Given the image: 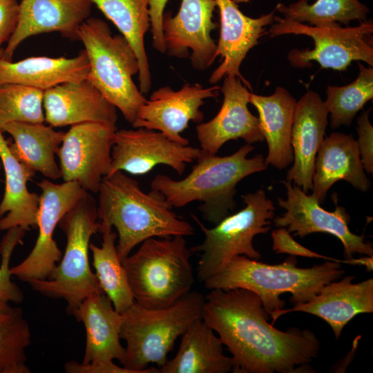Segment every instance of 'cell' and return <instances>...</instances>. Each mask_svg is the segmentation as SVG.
<instances>
[{
  "instance_id": "obj_36",
  "label": "cell",
  "mask_w": 373,
  "mask_h": 373,
  "mask_svg": "<svg viewBox=\"0 0 373 373\" xmlns=\"http://www.w3.org/2000/svg\"><path fill=\"white\" fill-rule=\"evenodd\" d=\"M24 233L25 231L19 227L10 229L1 244L0 300L8 303L19 304L23 299V292L17 285L11 280L9 263L15 247L21 242Z\"/></svg>"
},
{
  "instance_id": "obj_40",
  "label": "cell",
  "mask_w": 373,
  "mask_h": 373,
  "mask_svg": "<svg viewBox=\"0 0 373 373\" xmlns=\"http://www.w3.org/2000/svg\"><path fill=\"white\" fill-rule=\"evenodd\" d=\"M168 0H150L149 15L153 47L161 53H166L162 31V17Z\"/></svg>"
},
{
  "instance_id": "obj_37",
  "label": "cell",
  "mask_w": 373,
  "mask_h": 373,
  "mask_svg": "<svg viewBox=\"0 0 373 373\" xmlns=\"http://www.w3.org/2000/svg\"><path fill=\"white\" fill-rule=\"evenodd\" d=\"M271 235L273 242L272 249L276 254H287L307 258H324L328 260L344 262L345 260H336L316 253L299 244L291 236L285 227H278Z\"/></svg>"
},
{
  "instance_id": "obj_6",
  "label": "cell",
  "mask_w": 373,
  "mask_h": 373,
  "mask_svg": "<svg viewBox=\"0 0 373 373\" xmlns=\"http://www.w3.org/2000/svg\"><path fill=\"white\" fill-rule=\"evenodd\" d=\"M193 252L184 236L151 238L122 261L135 302L150 309L169 306L191 291Z\"/></svg>"
},
{
  "instance_id": "obj_35",
  "label": "cell",
  "mask_w": 373,
  "mask_h": 373,
  "mask_svg": "<svg viewBox=\"0 0 373 373\" xmlns=\"http://www.w3.org/2000/svg\"><path fill=\"white\" fill-rule=\"evenodd\" d=\"M44 90L16 84L0 85V129L11 122L43 123Z\"/></svg>"
},
{
  "instance_id": "obj_19",
  "label": "cell",
  "mask_w": 373,
  "mask_h": 373,
  "mask_svg": "<svg viewBox=\"0 0 373 373\" xmlns=\"http://www.w3.org/2000/svg\"><path fill=\"white\" fill-rule=\"evenodd\" d=\"M220 15V37L216 55L220 56V64L212 72L209 82L215 84L226 76H236L251 90V87L240 72V67L248 52L266 34V27L274 21V12L258 18L246 16L233 0H215Z\"/></svg>"
},
{
  "instance_id": "obj_41",
  "label": "cell",
  "mask_w": 373,
  "mask_h": 373,
  "mask_svg": "<svg viewBox=\"0 0 373 373\" xmlns=\"http://www.w3.org/2000/svg\"><path fill=\"white\" fill-rule=\"evenodd\" d=\"M67 373H133L124 366H117L113 361L93 362L83 364L70 361L64 365Z\"/></svg>"
},
{
  "instance_id": "obj_15",
  "label": "cell",
  "mask_w": 373,
  "mask_h": 373,
  "mask_svg": "<svg viewBox=\"0 0 373 373\" xmlns=\"http://www.w3.org/2000/svg\"><path fill=\"white\" fill-rule=\"evenodd\" d=\"M217 8L215 0H182L175 16L164 12L162 31L168 55L189 57L192 67L205 70L217 58L216 44L211 32L217 28L213 21Z\"/></svg>"
},
{
  "instance_id": "obj_13",
  "label": "cell",
  "mask_w": 373,
  "mask_h": 373,
  "mask_svg": "<svg viewBox=\"0 0 373 373\" xmlns=\"http://www.w3.org/2000/svg\"><path fill=\"white\" fill-rule=\"evenodd\" d=\"M116 126L84 122L70 126L57 155L64 182H76L87 192L97 193L109 173Z\"/></svg>"
},
{
  "instance_id": "obj_30",
  "label": "cell",
  "mask_w": 373,
  "mask_h": 373,
  "mask_svg": "<svg viewBox=\"0 0 373 373\" xmlns=\"http://www.w3.org/2000/svg\"><path fill=\"white\" fill-rule=\"evenodd\" d=\"M113 24L133 48L138 61L139 89L144 95L151 87V75L144 45L151 28L150 0H90Z\"/></svg>"
},
{
  "instance_id": "obj_2",
  "label": "cell",
  "mask_w": 373,
  "mask_h": 373,
  "mask_svg": "<svg viewBox=\"0 0 373 373\" xmlns=\"http://www.w3.org/2000/svg\"><path fill=\"white\" fill-rule=\"evenodd\" d=\"M97 193L99 232L115 228L121 261L149 238L194 234L193 227L173 211L162 193L153 189L144 192L124 171L104 176Z\"/></svg>"
},
{
  "instance_id": "obj_18",
  "label": "cell",
  "mask_w": 373,
  "mask_h": 373,
  "mask_svg": "<svg viewBox=\"0 0 373 373\" xmlns=\"http://www.w3.org/2000/svg\"><path fill=\"white\" fill-rule=\"evenodd\" d=\"M90 0H21L18 22L2 58L12 61L18 46L27 38L56 32L64 37L79 40V29L91 12Z\"/></svg>"
},
{
  "instance_id": "obj_32",
  "label": "cell",
  "mask_w": 373,
  "mask_h": 373,
  "mask_svg": "<svg viewBox=\"0 0 373 373\" xmlns=\"http://www.w3.org/2000/svg\"><path fill=\"white\" fill-rule=\"evenodd\" d=\"M283 18L310 26L341 23L346 26L352 21L367 20L370 9L358 0H298L288 6L279 3L275 10Z\"/></svg>"
},
{
  "instance_id": "obj_8",
  "label": "cell",
  "mask_w": 373,
  "mask_h": 373,
  "mask_svg": "<svg viewBox=\"0 0 373 373\" xmlns=\"http://www.w3.org/2000/svg\"><path fill=\"white\" fill-rule=\"evenodd\" d=\"M59 226L66 235L64 256L45 280L28 283L32 288L53 299H64L69 314L93 294L104 293L92 271L88 250L90 238L99 232L97 203L88 192L61 218Z\"/></svg>"
},
{
  "instance_id": "obj_39",
  "label": "cell",
  "mask_w": 373,
  "mask_h": 373,
  "mask_svg": "<svg viewBox=\"0 0 373 373\" xmlns=\"http://www.w3.org/2000/svg\"><path fill=\"white\" fill-rule=\"evenodd\" d=\"M19 3L17 0H0V50L15 31L19 18Z\"/></svg>"
},
{
  "instance_id": "obj_28",
  "label": "cell",
  "mask_w": 373,
  "mask_h": 373,
  "mask_svg": "<svg viewBox=\"0 0 373 373\" xmlns=\"http://www.w3.org/2000/svg\"><path fill=\"white\" fill-rule=\"evenodd\" d=\"M0 158L6 177V188L0 203V229L20 227L26 231L37 226L39 195L30 192L27 182L35 172L11 153L0 129Z\"/></svg>"
},
{
  "instance_id": "obj_11",
  "label": "cell",
  "mask_w": 373,
  "mask_h": 373,
  "mask_svg": "<svg viewBox=\"0 0 373 373\" xmlns=\"http://www.w3.org/2000/svg\"><path fill=\"white\" fill-rule=\"evenodd\" d=\"M41 189L37 218L39 234L28 256L10 268V274L23 282L45 280L59 263L62 253L53 238L61 218L87 192L76 182L55 184L48 180L37 183Z\"/></svg>"
},
{
  "instance_id": "obj_25",
  "label": "cell",
  "mask_w": 373,
  "mask_h": 373,
  "mask_svg": "<svg viewBox=\"0 0 373 373\" xmlns=\"http://www.w3.org/2000/svg\"><path fill=\"white\" fill-rule=\"evenodd\" d=\"M2 49L0 85L16 84L44 91L62 83L87 79L89 74L90 64L84 49L72 58L41 56L18 61L2 58Z\"/></svg>"
},
{
  "instance_id": "obj_4",
  "label": "cell",
  "mask_w": 373,
  "mask_h": 373,
  "mask_svg": "<svg viewBox=\"0 0 373 373\" xmlns=\"http://www.w3.org/2000/svg\"><path fill=\"white\" fill-rule=\"evenodd\" d=\"M341 262L327 260L312 267L300 268L290 256L280 264L269 265L245 256L234 257L217 274L203 282L209 289H245L254 292L270 314L284 308L283 294H291L293 304L311 300L326 284L345 274Z\"/></svg>"
},
{
  "instance_id": "obj_5",
  "label": "cell",
  "mask_w": 373,
  "mask_h": 373,
  "mask_svg": "<svg viewBox=\"0 0 373 373\" xmlns=\"http://www.w3.org/2000/svg\"><path fill=\"white\" fill-rule=\"evenodd\" d=\"M204 296L191 291L173 304L158 309L134 302L121 313L120 337L126 342L122 366L133 373H160L176 340L202 318Z\"/></svg>"
},
{
  "instance_id": "obj_42",
  "label": "cell",
  "mask_w": 373,
  "mask_h": 373,
  "mask_svg": "<svg viewBox=\"0 0 373 373\" xmlns=\"http://www.w3.org/2000/svg\"><path fill=\"white\" fill-rule=\"evenodd\" d=\"M345 260L347 264L364 266L367 271H371L373 269V256H365L360 258H352Z\"/></svg>"
},
{
  "instance_id": "obj_44",
  "label": "cell",
  "mask_w": 373,
  "mask_h": 373,
  "mask_svg": "<svg viewBox=\"0 0 373 373\" xmlns=\"http://www.w3.org/2000/svg\"><path fill=\"white\" fill-rule=\"evenodd\" d=\"M0 167H1V163H0Z\"/></svg>"
},
{
  "instance_id": "obj_17",
  "label": "cell",
  "mask_w": 373,
  "mask_h": 373,
  "mask_svg": "<svg viewBox=\"0 0 373 373\" xmlns=\"http://www.w3.org/2000/svg\"><path fill=\"white\" fill-rule=\"evenodd\" d=\"M223 94L222 106L216 115L196 126L200 149L216 155L229 140H243L252 144L264 140L259 120L248 108L251 92L236 76H226L220 88Z\"/></svg>"
},
{
  "instance_id": "obj_22",
  "label": "cell",
  "mask_w": 373,
  "mask_h": 373,
  "mask_svg": "<svg viewBox=\"0 0 373 373\" xmlns=\"http://www.w3.org/2000/svg\"><path fill=\"white\" fill-rule=\"evenodd\" d=\"M328 111L315 91L308 90L296 102L291 135L294 164L286 180L307 193L312 189L314 164L324 140Z\"/></svg>"
},
{
  "instance_id": "obj_9",
  "label": "cell",
  "mask_w": 373,
  "mask_h": 373,
  "mask_svg": "<svg viewBox=\"0 0 373 373\" xmlns=\"http://www.w3.org/2000/svg\"><path fill=\"white\" fill-rule=\"evenodd\" d=\"M242 198L245 207L229 214L212 228L207 227L195 215L191 214L204 236L200 244L191 247L193 254H199L197 276L202 283L236 256L254 260L261 258L253 240L256 235L267 233L271 229L275 207L262 189L248 193Z\"/></svg>"
},
{
  "instance_id": "obj_29",
  "label": "cell",
  "mask_w": 373,
  "mask_h": 373,
  "mask_svg": "<svg viewBox=\"0 0 373 373\" xmlns=\"http://www.w3.org/2000/svg\"><path fill=\"white\" fill-rule=\"evenodd\" d=\"M9 133L13 143H8L12 155L35 172L51 180L61 178L55 155L65 133L56 131L43 123L11 122L1 128Z\"/></svg>"
},
{
  "instance_id": "obj_7",
  "label": "cell",
  "mask_w": 373,
  "mask_h": 373,
  "mask_svg": "<svg viewBox=\"0 0 373 373\" xmlns=\"http://www.w3.org/2000/svg\"><path fill=\"white\" fill-rule=\"evenodd\" d=\"M78 35L90 64L87 79L132 124L146 98L133 82L140 66L131 45L122 35H113L108 25L95 17L82 23Z\"/></svg>"
},
{
  "instance_id": "obj_27",
  "label": "cell",
  "mask_w": 373,
  "mask_h": 373,
  "mask_svg": "<svg viewBox=\"0 0 373 373\" xmlns=\"http://www.w3.org/2000/svg\"><path fill=\"white\" fill-rule=\"evenodd\" d=\"M175 356L159 370L161 373H228L232 372L231 356L224 354L222 341L199 318L181 336Z\"/></svg>"
},
{
  "instance_id": "obj_26",
  "label": "cell",
  "mask_w": 373,
  "mask_h": 373,
  "mask_svg": "<svg viewBox=\"0 0 373 373\" xmlns=\"http://www.w3.org/2000/svg\"><path fill=\"white\" fill-rule=\"evenodd\" d=\"M251 103L258 113L260 131L268 145L266 165L283 169L294 161L291 135L296 101L285 88L278 86L268 96L251 93Z\"/></svg>"
},
{
  "instance_id": "obj_10",
  "label": "cell",
  "mask_w": 373,
  "mask_h": 373,
  "mask_svg": "<svg viewBox=\"0 0 373 373\" xmlns=\"http://www.w3.org/2000/svg\"><path fill=\"white\" fill-rule=\"evenodd\" d=\"M269 33L271 37L294 34L312 38L313 49L295 48L287 55L291 65L298 68H309L312 61H316L321 68L339 71L345 70L353 61L373 66L372 19L360 22L356 26L342 27L336 22L310 26L274 16Z\"/></svg>"
},
{
  "instance_id": "obj_12",
  "label": "cell",
  "mask_w": 373,
  "mask_h": 373,
  "mask_svg": "<svg viewBox=\"0 0 373 373\" xmlns=\"http://www.w3.org/2000/svg\"><path fill=\"white\" fill-rule=\"evenodd\" d=\"M283 183L287 189V199L278 198V202L285 213L273 219L276 227H285L301 238L313 233L331 234L341 241L345 260L354 258L356 254L373 256L372 244L365 240L364 236L350 231V217L344 207L336 203L334 211H326L312 194L307 195L291 182Z\"/></svg>"
},
{
  "instance_id": "obj_38",
  "label": "cell",
  "mask_w": 373,
  "mask_h": 373,
  "mask_svg": "<svg viewBox=\"0 0 373 373\" xmlns=\"http://www.w3.org/2000/svg\"><path fill=\"white\" fill-rule=\"evenodd\" d=\"M371 108L363 112L357 120L358 150L364 170L367 173L373 172V126L369 115Z\"/></svg>"
},
{
  "instance_id": "obj_3",
  "label": "cell",
  "mask_w": 373,
  "mask_h": 373,
  "mask_svg": "<svg viewBox=\"0 0 373 373\" xmlns=\"http://www.w3.org/2000/svg\"><path fill=\"white\" fill-rule=\"evenodd\" d=\"M246 144L227 156H218L201 150L190 173L181 180L157 174L151 189L162 193L173 207L180 208L199 201L203 218L216 224L236 207L234 196L237 184L245 178L265 170L262 154L247 155L254 150Z\"/></svg>"
},
{
  "instance_id": "obj_23",
  "label": "cell",
  "mask_w": 373,
  "mask_h": 373,
  "mask_svg": "<svg viewBox=\"0 0 373 373\" xmlns=\"http://www.w3.org/2000/svg\"><path fill=\"white\" fill-rule=\"evenodd\" d=\"M345 180L363 192L371 182L365 173L356 140L351 135L332 133L324 140L318 151L312 178V195L323 204L331 186Z\"/></svg>"
},
{
  "instance_id": "obj_43",
  "label": "cell",
  "mask_w": 373,
  "mask_h": 373,
  "mask_svg": "<svg viewBox=\"0 0 373 373\" xmlns=\"http://www.w3.org/2000/svg\"><path fill=\"white\" fill-rule=\"evenodd\" d=\"M12 309L9 303L0 300V318L8 314Z\"/></svg>"
},
{
  "instance_id": "obj_34",
  "label": "cell",
  "mask_w": 373,
  "mask_h": 373,
  "mask_svg": "<svg viewBox=\"0 0 373 373\" xmlns=\"http://www.w3.org/2000/svg\"><path fill=\"white\" fill-rule=\"evenodd\" d=\"M31 343L30 326L19 307L0 318V373H30L26 348Z\"/></svg>"
},
{
  "instance_id": "obj_31",
  "label": "cell",
  "mask_w": 373,
  "mask_h": 373,
  "mask_svg": "<svg viewBox=\"0 0 373 373\" xmlns=\"http://www.w3.org/2000/svg\"><path fill=\"white\" fill-rule=\"evenodd\" d=\"M101 247L90 243L93 266L100 287L119 313L126 310L134 302L126 270L116 249L117 233L113 228L102 231Z\"/></svg>"
},
{
  "instance_id": "obj_20",
  "label": "cell",
  "mask_w": 373,
  "mask_h": 373,
  "mask_svg": "<svg viewBox=\"0 0 373 373\" xmlns=\"http://www.w3.org/2000/svg\"><path fill=\"white\" fill-rule=\"evenodd\" d=\"M354 279V276H346L340 280L330 282L309 301L271 313V324L285 314L305 312L325 321L338 339L345 326L356 316L373 312V278L353 283Z\"/></svg>"
},
{
  "instance_id": "obj_1",
  "label": "cell",
  "mask_w": 373,
  "mask_h": 373,
  "mask_svg": "<svg viewBox=\"0 0 373 373\" xmlns=\"http://www.w3.org/2000/svg\"><path fill=\"white\" fill-rule=\"evenodd\" d=\"M260 297L245 289H211L202 318L231 354L233 373H312L321 343L307 329L275 328Z\"/></svg>"
},
{
  "instance_id": "obj_14",
  "label": "cell",
  "mask_w": 373,
  "mask_h": 373,
  "mask_svg": "<svg viewBox=\"0 0 373 373\" xmlns=\"http://www.w3.org/2000/svg\"><path fill=\"white\" fill-rule=\"evenodd\" d=\"M200 148L171 140L160 131L146 128L117 130L111 149L109 174L117 171L144 175L157 165H166L182 175L196 160Z\"/></svg>"
},
{
  "instance_id": "obj_33",
  "label": "cell",
  "mask_w": 373,
  "mask_h": 373,
  "mask_svg": "<svg viewBox=\"0 0 373 373\" xmlns=\"http://www.w3.org/2000/svg\"><path fill=\"white\" fill-rule=\"evenodd\" d=\"M357 77L350 84L343 86H328L325 106L330 115L332 129L341 125L350 126L365 104L373 98V68L358 64Z\"/></svg>"
},
{
  "instance_id": "obj_21",
  "label": "cell",
  "mask_w": 373,
  "mask_h": 373,
  "mask_svg": "<svg viewBox=\"0 0 373 373\" xmlns=\"http://www.w3.org/2000/svg\"><path fill=\"white\" fill-rule=\"evenodd\" d=\"M45 121L53 127L84 122L115 126L117 108L88 79L65 82L44 91Z\"/></svg>"
},
{
  "instance_id": "obj_16",
  "label": "cell",
  "mask_w": 373,
  "mask_h": 373,
  "mask_svg": "<svg viewBox=\"0 0 373 373\" xmlns=\"http://www.w3.org/2000/svg\"><path fill=\"white\" fill-rule=\"evenodd\" d=\"M220 90L218 85L204 87L189 83L178 90L169 86L160 87L140 107L132 126L160 131L171 140L188 145L189 140L181 133L189 122L200 124L203 121L200 107L205 99L217 97Z\"/></svg>"
},
{
  "instance_id": "obj_24",
  "label": "cell",
  "mask_w": 373,
  "mask_h": 373,
  "mask_svg": "<svg viewBox=\"0 0 373 373\" xmlns=\"http://www.w3.org/2000/svg\"><path fill=\"white\" fill-rule=\"evenodd\" d=\"M72 315L83 323L86 331L82 363L114 359L122 363L125 347L120 343L122 316L106 295L102 293L88 296Z\"/></svg>"
}]
</instances>
